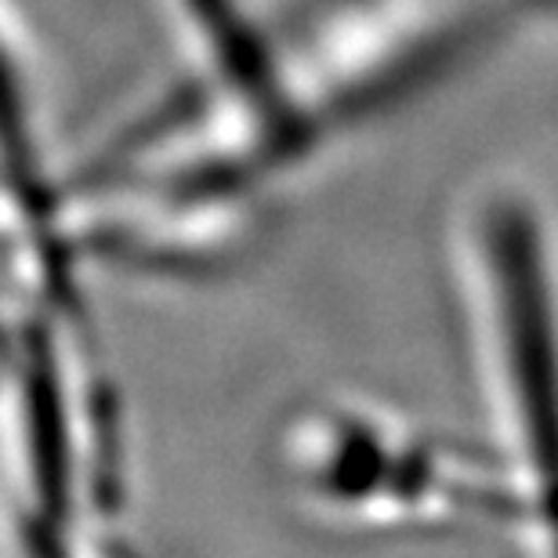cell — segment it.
I'll use <instances>...</instances> for the list:
<instances>
[{
	"mask_svg": "<svg viewBox=\"0 0 558 558\" xmlns=\"http://www.w3.org/2000/svg\"><path fill=\"white\" fill-rule=\"evenodd\" d=\"M478 381L511 486V526L558 551V229L526 182L483 178L453 226Z\"/></svg>",
	"mask_w": 558,
	"mask_h": 558,
	"instance_id": "cell-1",
	"label": "cell"
},
{
	"mask_svg": "<svg viewBox=\"0 0 558 558\" xmlns=\"http://www.w3.org/2000/svg\"><path fill=\"white\" fill-rule=\"evenodd\" d=\"M287 478L333 533H428L486 522L508 533L511 486L497 457L446 442L366 396L308 399L279 439Z\"/></svg>",
	"mask_w": 558,
	"mask_h": 558,
	"instance_id": "cell-2",
	"label": "cell"
}]
</instances>
